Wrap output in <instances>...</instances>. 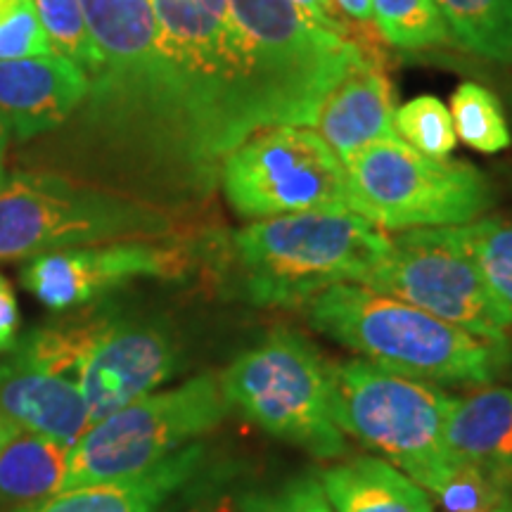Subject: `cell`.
Instances as JSON below:
<instances>
[{
	"label": "cell",
	"mask_w": 512,
	"mask_h": 512,
	"mask_svg": "<svg viewBox=\"0 0 512 512\" xmlns=\"http://www.w3.org/2000/svg\"><path fill=\"white\" fill-rule=\"evenodd\" d=\"M67 463V446L17 427L0 451V501L22 508L57 494L67 477Z\"/></svg>",
	"instance_id": "44dd1931"
},
{
	"label": "cell",
	"mask_w": 512,
	"mask_h": 512,
	"mask_svg": "<svg viewBox=\"0 0 512 512\" xmlns=\"http://www.w3.org/2000/svg\"><path fill=\"white\" fill-rule=\"evenodd\" d=\"M230 411L221 373H200L178 387L157 389L83 432L69 448L62 489L143 475L214 432Z\"/></svg>",
	"instance_id": "9c48e42d"
},
{
	"label": "cell",
	"mask_w": 512,
	"mask_h": 512,
	"mask_svg": "<svg viewBox=\"0 0 512 512\" xmlns=\"http://www.w3.org/2000/svg\"><path fill=\"white\" fill-rule=\"evenodd\" d=\"M15 430H17V425H12V422L5 418L3 413H0V451H3L12 434H15Z\"/></svg>",
	"instance_id": "d6a6232c"
},
{
	"label": "cell",
	"mask_w": 512,
	"mask_h": 512,
	"mask_svg": "<svg viewBox=\"0 0 512 512\" xmlns=\"http://www.w3.org/2000/svg\"><path fill=\"white\" fill-rule=\"evenodd\" d=\"M159 48L181 91L202 176L214 174L242 140L259 131L249 67L230 0H150Z\"/></svg>",
	"instance_id": "3957f363"
},
{
	"label": "cell",
	"mask_w": 512,
	"mask_h": 512,
	"mask_svg": "<svg viewBox=\"0 0 512 512\" xmlns=\"http://www.w3.org/2000/svg\"><path fill=\"white\" fill-rule=\"evenodd\" d=\"M292 3L297 5V8L302 10L306 17L313 19L318 27L335 31V34L349 38V41L356 43V36L361 34V29H358L361 24H358V27L349 24V19L339 15V12L335 10V5H332L330 0H292Z\"/></svg>",
	"instance_id": "f546056e"
},
{
	"label": "cell",
	"mask_w": 512,
	"mask_h": 512,
	"mask_svg": "<svg viewBox=\"0 0 512 512\" xmlns=\"http://www.w3.org/2000/svg\"><path fill=\"white\" fill-rule=\"evenodd\" d=\"M0 413L19 430L67 448L93 425L76 377L17 344L0 358Z\"/></svg>",
	"instance_id": "9a60e30c"
},
{
	"label": "cell",
	"mask_w": 512,
	"mask_h": 512,
	"mask_svg": "<svg viewBox=\"0 0 512 512\" xmlns=\"http://www.w3.org/2000/svg\"><path fill=\"white\" fill-rule=\"evenodd\" d=\"M46 29L53 53L74 60L88 79L98 72L100 53L88 31L79 0H31Z\"/></svg>",
	"instance_id": "4316f807"
},
{
	"label": "cell",
	"mask_w": 512,
	"mask_h": 512,
	"mask_svg": "<svg viewBox=\"0 0 512 512\" xmlns=\"http://www.w3.org/2000/svg\"><path fill=\"white\" fill-rule=\"evenodd\" d=\"M8 138H10L8 126L0 121V178L5 176V150H8Z\"/></svg>",
	"instance_id": "836d02e7"
},
{
	"label": "cell",
	"mask_w": 512,
	"mask_h": 512,
	"mask_svg": "<svg viewBox=\"0 0 512 512\" xmlns=\"http://www.w3.org/2000/svg\"><path fill=\"white\" fill-rule=\"evenodd\" d=\"M394 133L413 150L434 159H448L458 143L451 112L434 95H420L396 107Z\"/></svg>",
	"instance_id": "484cf974"
},
{
	"label": "cell",
	"mask_w": 512,
	"mask_h": 512,
	"mask_svg": "<svg viewBox=\"0 0 512 512\" xmlns=\"http://www.w3.org/2000/svg\"><path fill=\"white\" fill-rule=\"evenodd\" d=\"M169 230L162 209L119 192L48 171L0 178V264L102 242L164 238Z\"/></svg>",
	"instance_id": "52a82bcc"
},
{
	"label": "cell",
	"mask_w": 512,
	"mask_h": 512,
	"mask_svg": "<svg viewBox=\"0 0 512 512\" xmlns=\"http://www.w3.org/2000/svg\"><path fill=\"white\" fill-rule=\"evenodd\" d=\"M332 512H434L430 494L399 467L363 456L320 470Z\"/></svg>",
	"instance_id": "ffe728a7"
},
{
	"label": "cell",
	"mask_w": 512,
	"mask_h": 512,
	"mask_svg": "<svg viewBox=\"0 0 512 512\" xmlns=\"http://www.w3.org/2000/svg\"><path fill=\"white\" fill-rule=\"evenodd\" d=\"M373 22L382 41L401 50L453 41L434 0H373Z\"/></svg>",
	"instance_id": "cb8c5ba5"
},
{
	"label": "cell",
	"mask_w": 512,
	"mask_h": 512,
	"mask_svg": "<svg viewBox=\"0 0 512 512\" xmlns=\"http://www.w3.org/2000/svg\"><path fill=\"white\" fill-rule=\"evenodd\" d=\"M389 235L354 211H304L252 221L233 235L254 306H306L335 285H366Z\"/></svg>",
	"instance_id": "277c9868"
},
{
	"label": "cell",
	"mask_w": 512,
	"mask_h": 512,
	"mask_svg": "<svg viewBox=\"0 0 512 512\" xmlns=\"http://www.w3.org/2000/svg\"><path fill=\"white\" fill-rule=\"evenodd\" d=\"M501 512H512V501H510V503H508V505H505V508H503V510H501Z\"/></svg>",
	"instance_id": "d590c367"
},
{
	"label": "cell",
	"mask_w": 512,
	"mask_h": 512,
	"mask_svg": "<svg viewBox=\"0 0 512 512\" xmlns=\"http://www.w3.org/2000/svg\"><path fill=\"white\" fill-rule=\"evenodd\" d=\"M202 458L204 446L195 441L143 475L62 489L15 512H159L195 477Z\"/></svg>",
	"instance_id": "d6986e66"
},
{
	"label": "cell",
	"mask_w": 512,
	"mask_h": 512,
	"mask_svg": "<svg viewBox=\"0 0 512 512\" xmlns=\"http://www.w3.org/2000/svg\"><path fill=\"white\" fill-rule=\"evenodd\" d=\"M157 240H117L48 252L24 261L19 278L46 309H79L136 278L181 275L188 256L181 247Z\"/></svg>",
	"instance_id": "5bb4252c"
},
{
	"label": "cell",
	"mask_w": 512,
	"mask_h": 512,
	"mask_svg": "<svg viewBox=\"0 0 512 512\" xmlns=\"http://www.w3.org/2000/svg\"><path fill=\"white\" fill-rule=\"evenodd\" d=\"M453 41L479 57L512 62V0H434Z\"/></svg>",
	"instance_id": "7402d4cb"
},
{
	"label": "cell",
	"mask_w": 512,
	"mask_h": 512,
	"mask_svg": "<svg viewBox=\"0 0 512 512\" xmlns=\"http://www.w3.org/2000/svg\"><path fill=\"white\" fill-rule=\"evenodd\" d=\"M444 441L453 463L512 491V389L486 384L453 399Z\"/></svg>",
	"instance_id": "ac0fdd59"
},
{
	"label": "cell",
	"mask_w": 512,
	"mask_h": 512,
	"mask_svg": "<svg viewBox=\"0 0 512 512\" xmlns=\"http://www.w3.org/2000/svg\"><path fill=\"white\" fill-rule=\"evenodd\" d=\"M366 287L401 299L484 342L510 347L512 313L501 304L458 228H413L389 235Z\"/></svg>",
	"instance_id": "7c38bea8"
},
{
	"label": "cell",
	"mask_w": 512,
	"mask_h": 512,
	"mask_svg": "<svg viewBox=\"0 0 512 512\" xmlns=\"http://www.w3.org/2000/svg\"><path fill=\"white\" fill-rule=\"evenodd\" d=\"M342 17L354 24H375L373 22V0H330Z\"/></svg>",
	"instance_id": "1f68e13d"
},
{
	"label": "cell",
	"mask_w": 512,
	"mask_h": 512,
	"mask_svg": "<svg viewBox=\"0 0 512 512\" xmlns=\"http://www.w3.org/2000/svg\"><path fill=\"white\" fill-rule=\"evenodd\" d=\"M328 368L339 430L382 453L427 494H437L456 470L444 441L453 396L437 384L396 375L363 358L328 363Z\"/></svg>",
	"instance_id": "8992f818"
},
{
	"label": "cell",
	"mask_w": 512,
	"mask_h": 512,
	"mask_svg": "<svg viewBox=\"0 0 512 512\" xmlns=\"http://www.w3.org/2000/svg\"><path fill=\"white\" fill-rule=\"evenodd\" d=\"M451 119L456 138L482 155H498L510 147V128L501 102L479 83H460L451 98Z\"/></svg>",
	"instance_id": "603a6c76"
},
{
	"label": "cell",
	"mask_w": 512,
	"mask_h": 512,
	"mask_svg": "<svg viewBox=\"0 0 512 512\" xmlns=\"http://www.w3.org/2000/svg\"><path fill=\"white\" fill-rule=\"evenodd\" d=\"M271 512H332V508L318 477H302L287 486L283 494L271 498Z\"/></svg>",
	"instance_id": "f1b7e54d"
},
{
	"label": "cell",
	"mask_w": 512,
	"mask_h": 512,
	"mask_svg": "<svg viewBox=\"0 0 512 512\" xmlns=\"http://www.w3.org/2000/svg\"><path fill=\"white\" fill-rule=\"evenodd\" d=\"M456 228L486 283L512 313V221L489 216Z\"/></svg>",
	"instance_id": "d4e9b609"
},
{
	"label": "cell",
	"mask_w": 512,
	"mask_h": 512,
	"mask_svg": "<svg viewBox=\"0 0 512 512\" xmlns=\"http://www.w3.org/2000/svg\"><path fill=\"white\" fill-rule=\"evenodd\" d=\"M50 53L53 46L31 0H15L0 12V62Z\"/></svg>",
	"instance_id": "83f0119b"
},
{
	"label": "cell",
	"mask_w": 512,
	"mask_h": 512,
	"mask_svg": "<svg viewBox=\"0 0 512 512\" xmlns=\"http://www.w3.org/2000/svg\"><path fill=\"white\" fill-rule=\"evenodd\" d=\"M221 384L230 408L271 437L320 460L347 451L332 413L328 361L297 332H271L221 370Z\"/></svg>",
	"instance_id": "30bf717a"
},
{
	"label": "cell",
	"mask_w": 512,
	"mask_h": 512,
	"mask_svg": "<svg viewBox=\"0 0 512 512\" xmlns=\"http://www.w3.org/2000/svg\"><path fill=\"white\" fill-rule=\"evenodd\" d=\"M311 325L396 375L430 384L486 387L510 363V347L484 342L366 285H335L306 304Z\"/></svg>",
	"instance_id": "7a4b0ae2"
},
{
	"label": "cell",
	"mask_w": 512,
	"mask_h": 512,
	"mask_svg": "<svg viewBox=\"0 0 512 512\" xmlns=\"http://www.w3.org/2000/svg\"><path fill=\"white\" fill-rule=\"evenodd\" d=\"M394 114L392 79L382 64L363 60L328 93L313 128L344 162L370 143L394 138Z\"/></svg>",
	"instance_id": "e0dca14e"
},
{
	"label": "cell",
	"mask_w": 512,
	"mask_h": 512,
	"mask_svg": "<svg viewBox=\"0 0 512 512\" xmlns=\"http://www.w3.org/2000/svg\"><path fill=\"white\" fill-rule=\"evenodd\" d=\"M221 185L235 214L249 221L349 211L342 159L304 126L254 131L223 157Z\"/></svg>",
	"instance_id": "4fadbf2b"
},
{
	"label": "cell",
	"mask_w": 512,
	"mask_h": 512,
	"mask_svg": "<svg viewBox=\"0 0 512 512\" xmlns=\"http://www.w3.org/2000/svg\"><path fill=\"white\" fill-rule=\"evenodd\" d=\"M100 53L91 76L86 124L102 143L166 169L202 178L181 91L159 48L150 0H79Z\"/></svg>",
	"instance_id": "6da1fadb"
},
{
	"label": "cell",
	"mask_w": 512,
	"mask_h": 512,
	"mask_svg": "<svg viewBox=\"0 0 512 512\" xmlns=\"http://www.w3.org/2000/svg\"><path fill=\"white\" fill-rule=\"evenodd\" d=\"M240 512H271V501H249L242 505Z\"/></svg>",
	"instance_id": "e575fe53"
},
{
	"label": "cell",
	"mask_w": 512,
	"mask_h": 512,
	"mask_svg": "<svg viewBox=\"0 0 512 512\" xmlns=\"http://www.w3.org/2000/svg\"><path fill=\"white\" fill-rule=\"evenodd\" d=\"M259 128H313L328 93L368 60L349 38L318 27L292 0H230Z\"/></svg>",
	"instance_id": "5b68a950"
},
{
	"label": "cell",
	"mask_w": 512,
	"mask_h": 512,
	"mask_svg": "<svg viewBox=\"0 0 512 512\" xmlns=\"http://www.w3.org/2000/svg\"><path fill=\"white\" fill-rule=\"evenodd\" d=\"M342 164L349 211L380 230L467 226L494 204V188L482 171L422 155L399 136L370 143Z\"/></svg>",
	"instance_id": "ba28073f"
},
{
	"label": "cell",
	"mask_w": 512,
	"mask_h": 512,
	"mask_svg": "<svg viewBox=\"0 0 512 512\" xmlns=\"http://www.w3.org/2000/svg\"><path fill=\"white\" fill-rule=\"evenodd\" d=\"M91 79L69 57L50 53L0 62V121L22 140L60 128L86 100Z\"/></svg>",
	"instance_id": "2e32d148"
},
{
	"label": "cell",
	"mask_w": 512,
	"mask_h": 512,
	"mask_svg": "<svg viewBox=\"0 0 512 512\" xmlns=\"http://www.w3.org/2000/svg\"><path fill=\"white\" fill-rule=\"evenodd\" d=\"M19 304L15 290L5 275H0V356L10 354L17 344L19 330Z\"/></svg>",
	"instance_id": "4dcf8cb0"
},
{
	"label": "cell",
	"mask_w": 512,
	"mask_h": 512,
	"mask_svg": "<svg viewBox=\"0 0 512 512\" xmlns=\"http://www.w3.org/2000/svg\"><path fill=\"white\" fill-rule=\"evenodd\" d=\"M17 344L76 377L93 422L162 389L181 368L169 330L140 318H74L31 330Z\"/></svg>",
	"instance_id": "8fae6325"
}]
</instances>
